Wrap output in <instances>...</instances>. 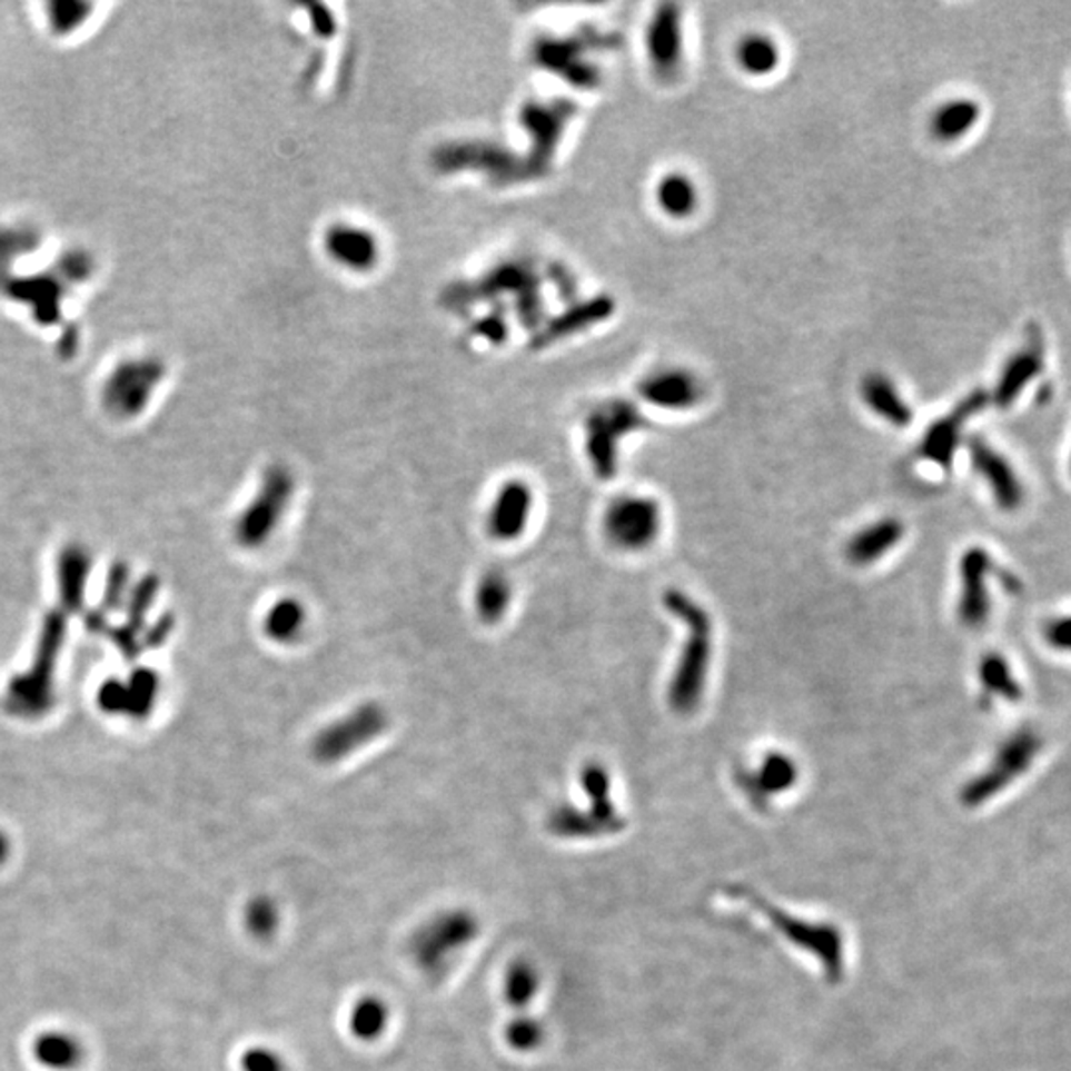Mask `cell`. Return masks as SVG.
I'll use <instances>...</instances> for the list:
<instances>
[{"label":"cell","mask_w":1071,"mask_h":1071,"mask_svg":"<svg viewBox=\"0 0 1071 1071\" xmlns=\"http://www.w3.org/2000/svg\"><path fill=\"white\" fill-rule=\"evenodd\" d=\"M663 607L688 632L668 685V705L681 714L693 713L705 695L713 657V619L703 605L675 587L663 594Z\"/></svg>","instance_id":"6da1fadb"},{"label":"cell","mask_w":1071,"mask_h":1071,"mask_svg":"<svg viewBox=\"0 0 1071 1071\" xmlns=\"http://www.w3.org/2000/svg\"><path fill=\"white\" fill-rule=\"evenodd\" d=\"M294 495L296 483L292 473L285 467L268 468L257 490L232 524V536L238 546L245 549L265 548L285 523Z\"/></svg>","instance_id":"7a4b0ae2"},{"label":"cell","mask_w":1071,"mask_h":1071,"mask_svg":"<svg viewBox=\"0 0 1071 1071\" xmlns=\"http://www.w3.org/2000/svg\"><path fill=\"white\" fill-rule=\"evenodd\" d=\"M480 921L467 909H450L425 921L409 941V954L419 971L440 979L450 962L478 939Z\"/></svg>","instance_id":"3957f363"},{"label":"cell","mask_w":1071,"mask_h":1071,"mask_svg":"<svg viewBox=\"0 0 1071 1071\" xmlns=\"http://www.w3.org/2000/svg\"><path fill=\"white\" fill-rule=\"evenodd\" d=\"M389 728V713L379 703H361L321 726L311 738V756L320 764H338L367 748Z\"/></svg>","instance_id":"277c9868"},{"label":"cell","mask_w":1071,"mask_h":1071,"mask_svg":"<svg viewBox=\"0 0 1071 1071\" xmlns=\"http://www.w3.org/2000/svg\"><path fill=\"white\" fill-rule=\"evenodd\" d=\"M742 899H748L754 909L768 916L770 923L786 936L790 943L796 944L804 951L812 952L817 961L824 964L825 974L832 982L843 976V939L840 931L832 925H812L802 919L790 916L776 906L770 905L748 889L734 891Z\"/></svg>","instance_id":"5b68a950"},{"label":"cell","mask_w":1071,"mask_h":1071,"mask_svg":"<svg viewBox=\"0 0 1071 1071\" xmlns=\"http://www.w3.org/2000/svg\"><path fill=\"white\" fill-rule=\"evenodd\" d=\"M647 425L642 411L629 401H612L589 415L586 450L595 475L612 480L617 473V440Z\"/></svg>","instance_id":"8992f818"},{"label":"cell","mask_w":1071,"mask_h":1071,"mask_svg":"<svg viewBox=\"0 0 1071 1071\" xmlns=\"http://www.w3.org/2000/svg\"><path fill=\"white\" fill-rule=\"evenodd\" d=\"M661 506L649 496L625 495L615 498L604 514L607 542L623 552H643L653 546L661 532Z\"/></svg>","instance_id":"52a82bcc"},{"label":"cell","mask_w":1071,"mask_h":1071,"mask_svg":"<svg viewBox=\"0 0 1071 1071\" xmlns=\"http://www.w3.org/2000/svg\"><path fill=\"white\" fill-rule=\"evenodd\" d=\"M1040 748H1042V741L1035 733L1022 731L1010 736L1000 746L999 754L994 756L990 768L962 790V802L966 806H976L990 796H994L999 790L1008 786L1012 780L1028 770Z\"/></svg>","instance_id":"ba28073f"},{"label":"cell","mask_w":1071,"mask_h":1071,"mask_svg":"<svg viewBox=\"0 0 1071 1071\" xmlns=\"http://www.w3.org/2000/svg\"><path fill=\"white\" fill-rule=\"evenodd\" d=\"M532 513H534V493L530 485L513 478L496 488L495 495L488 503L485 516V528L495 542L510 544L523 538L528 530Z\"/></svg>","instance_id":"9c48e42d"},{"label":"cell","mask_w":1071,"mask_h":1071,"mask_svg":"<svg viewBox=\"0 0 1071 1071\" xmlns=\"http://www.w3.org/2000/svg\"><path fill=\"white\" fill-rule=\"evenodd\" d=\"M986 404H989V395L984 391H972L971 395H966L961 404L954 407V411L929 427L925 437L921 440L919 455L939 467H951L954 453L961 443L962 427L971 422L972 417Z\"/></svg>","instance_id":"30bf717a"},{"label":"cell","mask_w":1071,"mask_h":1071,"mask_svg":"<svg viewBox=\"0 0 1071 1071\" xmlns=\"http://www.w3.org/2000/svg\"><path fill=\"white\" fill-rule=\"evenodd\" d=\"M992 569L989 552L986 549H966L961 559V602H959V615L961 622L966 627L976 629L984 625L990 614V595L986 587V577Z\"/></svg>","instance_id":"8fae6325"},{"label":"cell","mask_w":1071,"mask_h":1071,"mask_svg":"<svg viewBox=\"0 0 1071 1071\" xmlns=\"http://www.w3.org/2000/svg\"><path fill=\"white\" fill-rule=\"evenodd\" d=\"M972 465L986 483L994 495V500L1002 510H1017L1018 506L1024 500V488L1018 480L1017 473L1006 458L1000 455L999 450L992 449L989 443L982 439H971Z\"/></svg>","instance_id":"7c38bea8"},{"label":"cell","mask_w":1071,"mask_h":1071,"mask_svg":"<svg viewBox=\"0 0 1071 1071\" xmlns=\"http://www.w3.org/2000/svg\"><path fill=\"white\" fill-rule=\"evenodd\" d=\"M736 782L758 810L768 807V797L796 786L797 766L784 752H768L756 772H738Z\"/></svg>","instance_id":"4fadbf2b"},{"label":"cell","mask_w":1071,"mask_h":1071,"mask_svg":"<svg viewBox=\"0 0 1071 1071\" xmlns=\"http://www.w3.org/2000/svg\"><path fill=\"white\" fill-rule=\"evenodd\" d=\"M1044 369V349L1040 336H1030L1022 348L1010 357L1006 366L1002 367L992 399L994 404L1008 409L1022 395L1030 381L1042 374Z\"/></svg>","instance_id":"5bb4252c"},{"label":"cell","mask_w":1071,"mask_h":1071,"mask_svg":"<svg viewBox=\"0 0 1071 1071\" xmlns=\"http://www.w3.org/2000/svg\"><path fill=\"white\" fill-rule=\"evenodd\" d=\"M681 12L677 4H663L647 30V52L655 70L663 76L675 72L681 65Z\"/></svg>","instance_id":"9a60e30c"},{"label":"cell","mask_w":1071,"mask_h":1071,"mask_svg":"<svg viewBox=\"0 0 1071 1071\" xmlns=\"http://www.w3.org/2000/svg\"><path fill=\"white\" fill-rule=\"evenodd\" d=\"M639 394L647 404L661 409H688L701 399L698 381L681 369H668L645 377L639 385Z\"/></svg>","instance_id":"2e32d148"},{"label":"cell","mask_w":1071,"mask_h":1071,"mask_svg":"<svg viewBox=\"0 0 1071 1071\" xmlns=\"http://www.w3.org/2000/svg\"><path fill=\"white\" fill-rule=\"evenodd\" d=\"M514 599L513 579L503 568L486 569L476 579L473 592L475 614L485 625H498L510 612Z\"/></svg>","instance_id":"e0dca14e"},{"label":"cell","mask_w":1071,"mask_h":1071,"mask_svg":"<svg viewBox=\"0 0 1071 1071\" xmlns=\"http://www.w3.org/2000/svg\"><path fill=\"white\" fill-rule=\"evenodd\" d=\"M262 633L276 645H294L303 639L308 627V609L294 595H282L266 607L262 615Z\"/></svg>","instance_id":"ac0fdd59"},{"label":"cell","mask_w":1071,"mask_h":1071,"mask_svg":"<svg viewBox=\"0 0 1071 1071\" xmlns=\"http://www.w3.org/2000/svg\"><path fill=\"white\" fill-rule=\"evenodd\" d=\"M903 536L905 526L899 518H881L857 532L845 552L855 566H870L895 548Z\"/></svg>","instance_id":"d6986e66"},{"label":"cell","mask_w":1071,"mask_h":1071,"mask_svg":"<svg viewBox=\"0 0 1071 1071\" xmlns=\"http://www.w3.org/2000/svg\"><path fill=\"white\" fill-rule=\"evenodd\" d=\"M546 824H548L549 833H554L558 837H566V840H577V837H599V835L617 833L623 830L625 820L607 822V820H602V817L592 814L589 810L558 806L549 812Z\"/></svg>","instance_id":"ffe728a7"},{"label":"cell","mask_w":1071,"mask_h":1071,"mask_svg":"<svg viewBox=\"0 0 1071 1071\" xmlns=\"http://www.w3.org/2000/svg\"><path fill=\"white\" fill-rule=\"evenodd\" d=\"M861 394H863V401L867 404L871 411L880 415L881 419H885L891 425L906 427L909 423L913 422L911 407L906 405L905 399L899 394L898 387L893 385L889 377L881 376V374L865 377V381L861 385Z\"/></svg>","instance_id":"44dd1931"},{"label":"cell","mask_w":1071,"mask_h":1071,"mask_svg":"<svg viewBox=\"0 0 1071 1071\" xmlns=\"http://www.w3.org/2000/svg\"><path fill=\"white\" fill-rule=\"evenodd\" d=\"M980 119V106L974 100H951L934 111L931 133L934 139L951 143L964 138Z\"/></svg>","instance_id":"7402d4cb"},{"label":"cell","mask_w":1071,"mask_h":1071,"mask_svg":"<svg viewBox=\"0 0 1071 1071\" xmlns=\"http://www.w3.org/2000/svg\"><path fill=\"white\" fill-rule=\"evenodd\" d=\"M389 1024V1006L384 999L367 994L349 1010V1032L361 1042H376Z\"/></svg>","instance_id":"603a6c76"},{"label":"cell","mask_w":1071,"mask_h":1071,"mask_svg":"<svg viewBox=\"0 0 1071 1071\" xmlns=\"http://www.w3.org/2000/svg\"><path fill=\"white\" fill-rule=\"evenodd\" d=\"M579 786L589 800L587 810L592 814L602 817V820H607V822L623 820L622 815L615 812L614 800H612V780H609V772L605 766L597 764V762L586 764L579 772Z\"/></svg>","instance_id":"cb8c5ba5"},{"label":"cell","mask_w":1071,"mask_h":1071,"mask_svg":"<svg viewBox=\"0 0 1071 1071\" xmlns=\"http://www.w3.org/2000/svg\"><path fill=\"white\" fill-rule=\"evenodd\" d=\"M538 989H541V976L530 962L514 961L504 971V1002L516 1010L530 1006L532 1000L538 994Z\"/></svg>","instance_id":"d4e9b609"},{"label":"cell","mask_w":1071,"mask_h":1071,"mask_svg":"<svg viewBox=\"0 0 1071 1071\" xmlns=\"http://www.w3.org/2000/svg\"><path fill=\"white\" fill-rule=\"evenodd\" d=\"M657 201L661 209L671 217L675 219L688 217L696 207L695 185L691 184V179L685 175H665L657 187Z\"/></svg>","instance_id":"484cf974"},{"label":"cell","mask_w":1071,"mask_h":1071,"mask_svg":"<svg viewBox=\"0 0 1071 1071\" xmlns=\"http://www.w3.org/2000/svg\"><path fill=\"white\" fill-rule=\"evenodd\" d=\"M736 58H738V65L744 72L752 73V76H766V73L776 70L780 52L772 38L764 37V34H751V37L742 38L738 50H736Z\"/></svg>","instance_id":"4316f807"},{"label":"cell","mask_w":1071,"mask_h":1071,"mask_svg":"<svg viewBox=\"0 0 1071 1071\" xmlns=\"http://www.w3.org/2000/svg\"><path fill=\"white\" fill-rule=\"evenodd\" d=\"M979 677L982 687L986 688L990 695L1004 696L1006 701L1017 703L1022 696V691L1018 687L1017 678L1012 677V671L1006 660L999 653H989L982 657L979 667Z\"/></svg>","instance_id":"83f0119b"},{"label":"cell","mask_w":1071,"mask_h":1071,"mask_svg":"<svg viewBox=\"0 0 1071 1071\" xmlns=\"http://www.w3.org/2000/svg\"><path fill=\"white\" fill-rule=\"evenodd\" d=\"M245 925L248 933L252 934L258 941H268L275 936L280 926V909L276 901L268 895H257L250 899V903L245 911Z\"/></svg>","instance_id":"f1b7e54d"},{"label":"cell","mask_w":1071,"mask_h":1071,"mask_svg":"<svg viewBox=\"0 0 1071 1071\" xmlns=\"http://www.w3.org/2000/svg\"><path fill=\"white\" fill-rule=\"evenodd\" d=\"M504 1040L514 1052H534L544 1042V1025L530 1017H516L504 1025Z\"/></svg>","instance_id":"f546056e"},{"label":"cell","mask_w":1071,"mask_h":1071,"mask_svg":"<svg viewBox=\"0 0 1071 1071\" xmlns=\"http://www.w3.org/2000/svg\"><path fill=\"white\" fill-rule=\"evenodd\" d=\"M242 1071H288L285 1058L268 1045H252L240 1055Z\"/></svg>","instance_id":"4dcf8cb0"},{"label":"cell","mask_w":1071,"mask_h":1071,"mask_svg":"<svg viewBox=\"0 0 1071 1071\" xmlns=\"http://www.w3.org/2000/svg\"><path fill=\"white\" fill-rule=\"evenodd\" d=\"M1045 639L1058 649L1071 651V617L1048 623Z\"/></svg>","instance_id":"1f68e13d"}]
</instances>
